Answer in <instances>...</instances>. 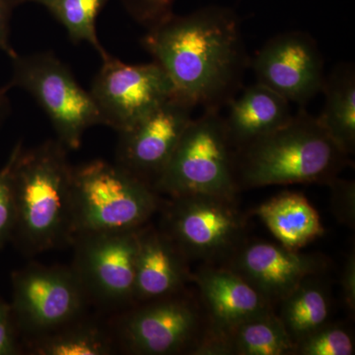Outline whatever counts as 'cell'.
<instances>
[{
  "label": "cell",
  "instance_id": "cell-2",
  "mask_svg": "<svg viewBox=\"0 0 355 355\" xmlns=\"http://www.w3.org/2000/svg\"><path fill=\"white\" fill-rule=\"evenodd\" d=\"M67 150L58 139L27 150L21 144L14 147L12 240L23 253L33 256L71 245L73 166Z\"/></svg>",
  "mask_w": 355,
  "mask_h": 355
},
{
  "label": "cell",
  "instance_id": "cell-30",
  "mask_svg": "<svg viewBox=\"0 0 355 355\" xmlns=\"http://www.w3.org/2000/svg\"><path fill=\"white\" fill-rule=\"evenodd\" d=\"M343 298L345 308L349 314L355 312V254L354 250L350 252L343 266L342 279Z\"/></svg>",
  "mask_w": 355,
  "mask_h": 355
},
{
  "label": "cell",
  "instance_id": "cell-12",
  "mask_svg": "<svg viewBox=\"0 0 355 355\" xmlns=\"http://www.w3.org/2000/svg\"><path fill=\"white\" fill-rule=\"evenodd\" d=\"M257 81L304 108L323 90L322 51L311 35L289 31L268 40L252 62Z\"/></svg>",
  "mask_w": 355,
  "mask_h": 355
},
{
  "label": "cell",
  "instance_id": "cell-10",
  "mask_svg": "<svg viewBox=\"0 0 355 355\" xmlns=\"http://www.w3.org/2000/svg\"><path fill=\"white\" fill-rule=\"evenodd\" d=\"M161 205L162 230L188 260L212 261L231 256L241 245L246 221L236 200L214 196L169 198Z\"/></svg>",
  "mask_w": 355,
  "mask_h": 355
},
{
  "label": "cell",
  "instance_id": "cell-15",
  "mask_svg": "<svg viewBox=\"0 0 355 355\" xmlns=\"http://www.w3.org/2000/svg\"><path fill=\"white\" fill-rule=\"evenodd\" d=\"M207 318V335H217L272 310V303L234 270L203 266L193 273Z\"/></svg>",
  "mask_w": 355,
  "mask_h": 355
},
{
  "label": "cell",
  "instance_id": "cell-13",
  "mask_svg": "<svg viewBox=\"0 0 355 355\" xmlns=\"http://www.w3.org/2000/svg\"><path fill=\"white\" fill-rule=\"evenodd\" d=\"M196 108L176 94L130 130L119 133L116 164L153 188L193 120Z\"/></svg>",
  "mask_w": 355,
  "mask_h": 355
},
{
  "label": "cell",
  "instance_id": "cell-7",
  "mask_svg": "<svg viewBox=\"0 0 355 355\" xmlns=\"http://www.w3.org/2000/svg\"><path fill=\"white\" fill-rule=\"evenodd\" d=\"M110 324L118 349L135 355H193L209 329L186 291L130 306Z\"/></svg>",
  "mask_w": 355,
  "mask_h": 355
},
{
  "label": "cell",
  "instance_id": "cell-24",
  "mask_svg": "<svg viewBox=\"0 0 355 355\" xmlns=\"http://www.w3.org/2000/svg\"><path fill=\"white\" fill-rule=\"evenodd\" d=\"M354 336L345 324H324L295 345V354L300 355H352Z\"/></svg>",
  "mask_w": 355,
  "mask_h": 355
},
{
  "label": "cell",
  "instance_id": "cell-1",
  "mask_svg": "<svg viewBox=\"0 0 355 355\" xmlns=\"http://www.w3.org/2000/svg\"><path fill=\"white\" fill-rule=\"evenodd\" d=\"M141 44L177 94L196 107L219 111L241 90L249 58L232 9L211 6L172 13L147 29Z\"/></svg>",
  "mask_w": 355,
  "mask_h": 355
},
{
  "label": "cell",
  "instance_id": "cell-23",
  "mask_svg": "<svg viewBox=\"0 0 355 355\" xmlns=\"http://www.w3.org/2000/svg\"><path fill=\"white\" fill-rule=\"evenodd\" d=\"M39 4L58 22L64 26L72 43H87L101 58L108 51L100 43L97 34V19L110 0H23Z\"/></svg>",
  "mask_w": 355,
  "mask_h": 355
},
{
  "label": "cell",
  "instance_id": "cell-19",
  "mask_svg": "<svg viewBox=\"0 0 355 355\" xmlns=\"http://www.w3.org/2000/svg\"><path fill=\"white\" fill-rule=\"evenodd\" d=\"M254 214L260 217L282 246L299 251L324 230L316 209L302 193L284 191L261 203Z\"/></svg>",
  "mask_w": 355,
  "mask_h": 355
},
{
  "label": "cell",
  "instance_id": "cell-8",
  "mask_svg": "<svg viewBox=\"0 0 355 355\" xmlns=\"http://www.w3.org/2000/svg\"><path fill=\"white\" fill-rule=\"evenodd\" d=\"M11 282V312L26 342L83 317L90 305L71 266L29 263Z\"/></svg>",
  "mask_w": 355,
  "mask_h": 355
},
{
  "label": "cell",
  "instance_id": "cell-18",
  "mask_svg": "<svg viewBox=\"0 0 355 355\" xmlns=\"http://www.w3.org/2000/svg\"><path fill=\"white\" fill-rule=\"evenodd\" d=\"M292 342L279 315L273 310L217 334L205 336L193 355H291Z\"/></svg>",
  "mask_w": 355,
  "mask_h": 355
},
{
  "label": "cell",
  "instance_id": "cell-31",
  "mask_svg": "<svg viewBox=\"0 0 355 355\" xmlns=\"http://www.w3.org/2000/svg\"><path fill=\"white\" fill-rule=\"evenodd\" d=\"M6 89L0 88V121L3 120L8 112V100L6 98Z\"/></svg>",
  "mask_w": 355,
  "mask_h": 355
},
{
  "label": "cell",
  "instance_id": "cell-5",
  "mask_svg": "<svg viewBox=\"0 0 355 355\" xmlns=\"http://www.w3.org/2000/svg\"><path fill=\"white\" fill-rule=\"evenodd\" d=\"M153 189L168 198L205 195L236 200L240 189L235 151L219 111L205 110L191 121Z\"/></svg>",
  "mask_w": 355,
  "mask_h": 355
},
{
  "label": "cell",
  "instance_id": "cell-6",
  "mask_svg": "<svg viewBox=\"0 0 355 355\" xmlns=\"http://www.w3.org/2000/svg\"><path fill=\"white\" fill-rule=\"evenodd\" d=\"M11 60L12 76L4 88L22 89L31 96L69 150L80 147L88 128L102 125L90 91L77 83L69 67L53 53H16Z\"/></svg>",
  "mask_w": 355,
  "mask_h": 355
},
{
  "label": "cell",
  "instance_id": "cell-11",
  "mask_svg": "<svg viewBox=\"0 0 355 355\" xmlns=\"http://www.w3.org/2000/svg\"><path fill=\"white\" fill-rule=\"evenodd\" d=\"M102 125L120 133L146 118L176 95L174 85L155 62L130 64L112 57L102 67L90 90Z\"/></svg>",
  "mask_w": 355,
  "mask_h": 355
},
{
  "label": "cell",
  "instance_id": "cell-20",
  "mask_svg": "<svg viewBox=\"0 0 355 355\" xmlns=\"http://www.w3.org/2000/svg\"><path fill=\"white\" fill-rule=\"evenodd\" d=\"M324 108L320 125L347 154L355 153V67L350 62L336 65L326 77Z\"/></svg>",
  "mask_w": 355,
  "mask_h": 355
},
{
  "label": "cell",
  "instance_id": "cell-4",
  "mask_svg": "<svg viewBox=\"0 0 355 355\" xmlns=\"http://www.w3.org/2000/svg\"><path fill=\"white\" fill-rule=\"evenodd\" d=\"M160 195L120 165L95 159L72 168V234L135 230L160 209ZM72 238V240H73Z\"/></svg>",
  "mask_w": 355,
  "mask_h": 355
},
{
  "label": "cell",
  "instance_id": "cell-3",
  "mask_svg": "<svg viewBox=\"0 0 355 355\" xmlns=\"http://www.w3.org/2000/svg\"><path fill=\"white\" fill-rule=\"evenodd\" d=\"M317 116L300 108L275 132L235 153L239 189L331 183L349 165Z\"/></svg>",
  "mask_w": 355,
  "mask_h": 355
},
{
  "label": "cell",
  "instance_id": "cell-25",
  "mask_svg": "<svg viewBox=\"0 0 355 355\" xmlns=\"http://www.w3.org/2000/svg\"><path fill=\"white\" fill-rule=\"evenodd\" d=\"M14 153L0 169V249L12 240L15 229L16 212L12 188Z\"/></svg>",
  "mask_w": 355,
  "mask_h": 355
},
{
  "label": "cell",
  "instance_id": "cell-21",
  "mask_svg": "<svg viewBox=\"0 0 355 355\" xmlns=\"http://www.w3.org/2000/svg\"><path fill=\"white\" fill-rule=\"evenodd\" d=\"M26 343L34 355H109L119 350L111 324L85 315Z\"/></svg>",
  "mask_w": 355,
  "mask_h": 355
},
{
  "label": "cell",
  "instance_id": "cell-9",
  "mask_svg": "<svg viewBox=\"0 0 355 355\" xmlns=\"http://www.w3.org/2000/svg\"><path fill=\"white\" fill-rule=\"evenodd\" d=\"M140 228L74 236V258L70 266L89 304L109 310L127 309L135 304Z\"/></svg>",
  "mask_w": 355,
  "mask_h": 355
},
{
  "label": "cell",
  "instance_id": "cell-29",
  "mask_svg": "<svg viewBox=\"0 0 355 355\" xmlns=\"http://www.w3.org/2000/svg\"><path fill=\"white\" fill-rule=\"evenodd\" d=\"M24 3L23 0H0V51H4L9 58L16 55L10 43V20L14 9Z\"/></svg>",
  "mask_w": 355,
  "mask_h": 355
},
{
  "label": "cell",
  "instance_id": "cell-32",
  "mask_svg": "<svg viewBox=\"0 0 355 355\" xmlns=\"http://www.w3.org/2000/svg\"><path fill=\"white\" fill-rule=\"evenodd\" d=\"M9 308H10V304H8V303H6V301L0 299V315L3 314L4 312H6Z\"/></svg>",
  "mask_w": 355,
  "mask_h": 355
},
{
  "label": "cell",
  "instance_id": "cell-22",
  "mask_svg": "<svg viewBox=\"0 0 355 355\" xmlns=\"http://www.w3.org/2000/svg\"><path fill=\"white\" fill-rule=\"evenodd\" d=\"M279 302V319L294 345L330 322V289L320 275L303 280Z\"/></svg>",
  "mask_w": 355,
  "mask_h": 355
},
{
  "label": "cell",
  "instance_id": "cell-16",
  "mask_svg": "<svg viewBox=\"0 0 355 355\" xmlns=\"http://www.w3.org/2000/svg\"><path fill=\"white\" fill-rule=\"evenodd\" d=\"M188 261L162 229L142 226L135 263V304L184 291L193 277Z\"/></svg>",
  "mask_w": 355,
  "mask_h": 355
},
{
  "label": "cell",
  "instance_id": "cell-28",
  "mask_svg": "<svg viewBox=\"0 0 355 355\" xmlns=\"http://www.w3.org/2000/svg\"><path fill=\"white\" fill-rule=\"evenodd\" d=\"M21 331L14 319L11 308L0 315V355L19 354Z\"/></svg>",
  "mask_w": 355,
  "mask_h": 355
},
{
  "label": "cell",
  "instance_id": "cell-27",
  "mask_svg": "<svg viewBox=\"0 0 355 355\" xmlns=\"http://www.w3.org/2000/svg\"><path fill=\"white\" fill-rule=\"evenodd\" d=\"M133 20L146 29L173 13L175 0H120Z\"/></svg>",
  "mask_w": 355,
  "mask_h": 355
},
{
  "label": "cell",
  "instance_id": "cell-26",
  "mask_svg": "<svg viewBox=\"0 0 355 355\" xmlns=\"http://www.w3.org/2000/svg\"><path fill=\"white\" fill-rule=\"evenodd\" d=\"M331 190V209L334 216L343 225L354 228L355 184L354 181L336 178L328 184Z\"/></svg>",
  "mask_w": 355,
  "mask_h": 355
},
{
  "label": "cell",
  "instance_id": "cell-17",
  "mask_svg": "<svg viewBox=\"0 0 355 355\" xmlns=\"http://www.w3.org/2000/svg\"><path fill=\"white\" fill-rule=\"evenodd\" d=\"M227 107L223 123L235 153L286 125L293 116L291 103L259 83L238 92Z\"/></svg>",
  "mask_w": 355,
  "mask_h": 355
},
{
  "label": "cell",
  "instance_id": "cell-14",
  "mask_svg": "<svg viewBox=\"0 0 355 355\" xmlns=\"http://www.w3.org/2000/svg\"><path fill=\"white\" fill-rule=\"evenodd\" d=\"M327 265L320 254L299 253L280 244L254 242L240 245L226 266L273 303L282 300L307 277L323 273Z\"/></svg>",
  "mask_w": 355,
  "mask_h": 355
}]
</instances>
